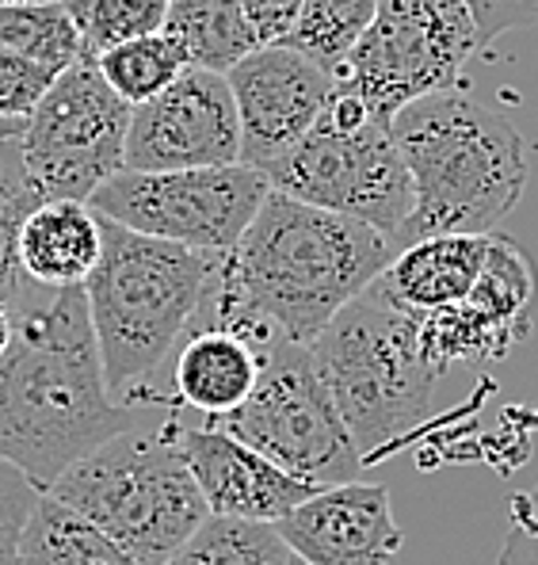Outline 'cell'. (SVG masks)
I'll return each instance as SVG.
<instances>
[{"instance_id": "obj_2", "label": "cell", "mask_w": 538, "mask_h": 565, "mask_svg": "<svg viewBox=\"0 0 538 565\" xmlns=\"http://www.w3.org/2000/svg\"><path fill=\"white\" fill-rule=\"evenodd\" d=\"M394 256L397 245L378 230L268 191L222 260L218 287L283 340L310 348Z\"/></svg>"}, {"instance_id": "obj_34", "label": "cell", "mask_w": 538, "mask_h": 565, "mask_svg": "<svg viewBox=\"0 0 538 565\" xmlns=\"http://www.w3.org/2000/svg\"><path fill=\"white\" fill-rule=\"evenodd\" d=\"M0 4H43V0H0Z\"/></svg>"}, {"instance_id": "obj_31", "label": "cell", "mask_w": 538, "mask_h": 565, "mask_svg": "<svg viewBox=\"0 0 538 565\" xmlns=\"http://www.w3.org/2000/svg\"><path fill=\"white\" fill-rule=\"evenodd\" d=\"M462 4H466L470 15H474L482 46L501 35H508V31L531 28L538 20V0H462Z\"/></svg>"}, {"instance_id": "obj_9", "label": "cell", "mask_w": 538, "mask_h": 565, "mask_svg": "<svg viewBox=\"0 0 538 565\" xmlns=\"http://www.w3.org/2000/svg\"><path fill=\"white\" fill-rule=\"evenodd\" d=\"M477 50L482 35L462 0H378L336 81L378 119H394L412 99L451 93Z\"/></svg>"}, {"instance_id": "obj_4", "label": "cell", "mask_w": 538, "mask_h": 565, "mask_svg": "<svg viewBox=\"0 0 538 565\" xmlns=\"http://www.w3.org/2000/svg\"><path fill=\"white\" fill-rule=\"evenodd\" d=\"M99 226L104 248L85 279L88 321L107 390L134 409V397L192 326L226 256L134 234L111 218H99Z\"/></svg>"}, {"instance_id": "obj_27", "label": "cell", "mask_w": 538, "mask_h": 565, "mask_svg": "<svg viewBox=\"0 0 538 565\" xmlns=\"http://www.w3.org/2000/svg\"><path fill=\"white\" fill-rule=\"evenodd\" d=\"M39 203H46V199L39 195V188L28 177L20 130L15 135H0V302H8L23 279L20 260H15V245H20L23 222H28V214Z\"/></svg>"}, {"instance_id": "obj_26", "label": "cell", "mask_w": 538, "mask_h": 565, "mask_svg": "<svg viewBox=\"0 0 538 565\" xmlns=\"http://www.w3.org/2000/svg\"><path fill=\"white\" fill-rule=\"evenodd\" d=\"M80 35V62H96L130 39L157 35L169 15V0H65Z\"/></svg>"}, {"instance_id": "obj_13", "label": "cell", "mask_w": 538, "mask_h": 565, "mask_svg": "<svg viewBox=\"0 0 538 565\" xmlns=\"http://www.w3.org/2000/svg\"><path fill=\"white\" fill-rule=\"evenodd\" d=\"M226 81L241 122V164L260 172L305 138L336 88V73L294 46H256Z\"/></svg>"}, {"instance_id": "obj_22", "label": "cell", "mask_w": 538, "mask_h": 565, "mask_svg": "<svg viewBox=\"0 0 538 565\" xmlns=\"http://www.w3.org/2000/svg\"><path fill=\"white\" fill-rule=\"evenodd\" d=\"M291 558L276 523L206 516L164 565H291Z\"/></svg>"}, {"instance_id": "obj_8", "label": "cell", "mask_w": 538, "mask_h": 565, "mask_svg": "<svg viewBox=\"0 0 538 565\" xmlns=\"http://www.w3.org/2000/svg\"><path fill=\"white\" fill-rule=\"evenodd\" d=\"M271 191L344 214L378 230L401 248L412 211V180L394 141L390 119L341 122L321 111L294 149L263 169Z\"/></svg>"}, {"instance_id": "obj_35", "label": "cell", "mask_w": 538, "mask_h": 565, "mask_svg": "<svg viewBox=\"0 0 538 565\" xmlns=\"http://www.w3.org/2000/svg\"><path fill=\"white\" fill-rule=\"evenodd\" d=\"M291 565H305V562L302 558H291Z\"/></svg>"}, {"instance_id": "obj_7", "label": "cell", "mask_w": 538, "mask_h": 565, "mask_svg": "<svg viewBox=\"0 0 538 565\" xmlns=\"http://www.w3.org/2000/svg\"><path fill=\"white\" fill-rule=\"evenodd\" d=\"M206 424H218L276 467L321 489L355 481L367 462L336 413L313 352L291 340L271 344V352L263 355L260 382L241 409Z\"/></svg>"}, {"instance_id": "obj_14", "label": "cell", "mask_w": 538, "mask_h": 565, "mask_svg": "<svg viewBox=\"0 0 538 565\" xmlns=\"http://www.w3.org/2000/svg\"><path fill=\"white\" fill-rule=\"evenodd\" d=\"M276 531L305 565H394L405 546L390 489L370 481L318 489L287 512Z\"/></svg>"}, {"instance_id": "obj_24", "label": "cell", "mask_w": 538, "mask_h": 565, "mask_svg": "<svg viewBox=\"0 0 538 565\" xmlns=\"http://www.w3.org/2000/svg\"><path fill=\"white\" fill-rule=\"evenodd\" d=\"M93 65L99 70V77L107 81V88H111L119 99H127L130 107L161 96L164 88L187 70L184 54H180L176 43H172L164 31L130 39V43L107 50V54H99Z\"/></svg>"}, {"instance_id": "obj_25", "label": "cell", "mask_w": 538, "mask_h": 565, "mask_svg": "<svg viewBox=\"0 0 538 565\" xmlns=\"http://www.w3.org/2000/svg\"><path fill=\"white\" fill-rule=\"evenodd\" d=\"M375 8L378 0H302L298 23L283 46H294L313 65L336 73L355 39L367 31Z\"/></svg>"}, {"instance_id": "obj_12", "label": "cell", "mask_w": 538, "mask_h": 565, "mask_svg": "<svg viewBox=\"0 0 538 565\" xmlns=\"http://www.w3.org/2000/svg\"><path fill=\"white\" fill-rule=\"evenodd\" d=\"M241 164V122L222 73L184 70L161 96L130 107L122 169L180 172Z\"/></svg>"}, {"instance_id": "obj_17", "label": "cell", "mask_w": 538, "mask_h": 565, "mask_svg": "<svg viewBox=\"0 0 538 565\" xmlns=\"http://www.w3.org/2000/svg\"><path fill=\"white\" fill-rule=\"evenodd\" d=\"M493 234H440L397 248L378 276L383 290L409 313H432L470 298L489 256Z\"/></svg>"}, {"instance_id": "obj_23", "label": "cell", "mask_w": 538, "mask_h": 565, "mask_svg": "<svg viewBox=\"0 0 538 565\" xmlns=\"http://www.w3.org/2000/svg\"><path fill=\"white\" fill-rule=\"evenodd\" d=\"M0 46L50 73H65L80 62V35L65 0L43 4H0Z\"/></svg>"}, {"instance_id": "obj_32", "label": "cell", "mask_w": 538, "mask_h": 565, "mask_svg": "<svg viewBox=\"0 0 538 565\" xmlns=\"http://www.w3.org/2000/svg\"><path fill=\"white\" fill-rule=\"evenodd\" d=\"M260 46H283L291 39L302 0H237Z\"/></svg>"}, {"instance_id": "obj_11", "label": "cell", "mask_w": 538, "mask_h": 565, "mask_svg": "<svg viewBox=\"0 0 538 565\" xmlns=\"http://www.w3.org/2000/svg\"><path fill=\"white\" fill-rule=\"evenodd\" d=\"M130 104L107 88L93 62L57 73L35 111L23 119L20 149L43 199H80L122 172Z\"/></svg>"}, {"instance_id": "obj_21", "label": "cell", "mask_w": 538, "mask_h": 565, "mask_svg": "<svg viewBox=\"0 0 538 565\" xmlns=\"http://www.w3.org/2000/svg\"><path fill=\"white\" fill-rule=\"evenodd\" d=\"M417 326H420V348H424L428 363L440 375L446 367H454V363L501 360V355H508L527 337V329L504 326V321L489 318V313L474 310L470 302L420 313Z\"/></svg>"}, {"instance_id": "obj_28", "label": "cell", "mask_w": 538, "mask_h": 565, "mask_svg": "<svg viewBox=\"0 0 538 565\" xmlns=\"http://www.w3.org/2000/svg\"><path fill=\"white\" fill-rule=\"evenodd\" d=\"M57 73L43 70V65L28 62V57L12 54L0 46V119L23 122L54 85Z\"/></svg>"}, {"instance_id": "obj_15", "label": "cell", "mask_w": 538, "mask_h": 565, "mask_svg": "<svg viewBox=\"0 0 538 565\" xmlns=\"http://www.w3.org/2000/svg\"><path fill=\"white\" fill-rule=\"evenodd\" d=\"M176 447L192 470L211 516H234L256 523H279L321 486L294 478L260 451L245 447L218 424L187 428L176 417Z\"/></svg>"}, {"instance_id": "obj_19", "label": "cell", "mask_w": 538, "mask_h": 565, "mask_svg": "<svg viewBox=\"0 0 538 565\" xmlns=\"http://www.w3.org/2000/svg\"><path fill=\"white\" fill-rule=\"evenodd\" d=\"M161 31L184 54L187 70L222 73V77L260 46L237 0H169Z\"/></svg>"}, {"instance_id": "obj_30", "label": "cell", "mask_w": 538, "mask_h": 565, "mask_svg": "<svg viewBox=\"0 0 538 565\" xmlns=\"http://www.w3.org/2000/svg\"><path fill=\"white\" fill-rule=\"evenodd\" d=\"M496 565H538V486L508 501V531Z\"/></svg>"}, {"instance_id": "obj_5", "label": "cell", "mask_w": 538, "mask_h": 565, "mask_svg": "<svg viewBox=\"0 0 538 565\" xmlns=\"http://www.w3.org/2000/svg\"><path fill=\"white\" fill-rule=\"evenodd\" d=\"M310 352L363 459L424 420L440 371L420 348L417 313L397 306L378 279L321 329Z\"/></svg>"}, {"instance_id": "obj_29", "label": "cell", "mask_w": 538, "mask_h": 565, "mask_svg": "<svg viewBox=\"0 0 538 565\" xmlns=\"http://www.w3.org/2000/svg\"><path fill=\"white\" fill-rule=\"evenodd\" d=\"M35 501L39 489L15 467L0 462V565H20V535Z\"/></svg>"}, {"instance_id": "obj_3", "label": "cell", "mask_w": 538, "mask_h": 565, "mask_svg": "<svg viewBox=\"0 0 538 565\" xmlns=\"http://www.w3.org/2000/svg\"><path fill=\"white\" fill-rule=\"evenodd\" d=\"M390 130L412 180L401 248L440 234H493L524 199L527 146L493 107L432 93L401 107Z\"/></svg>"}, {"instance_id": "obj_18", "label": "cell", "mask_w": 538, "mask_h": 565, "mask_svg": "<svg viewBox=\"0 0 538 565\" xmlns=\"http://www.w3.org/2000/svg\"><path fill=\"white\" fill-rule=\"evenodd\" d=\"M99 248H104V226L93 206L80 199H46L23 222L15 260L23 276L39 287H85Z\"/></svg>"}, {"instance_id": "obj_6", "label": "cell", "mask_w": 538, "mask_h": 565, "mask_svg": "<svg viewBox=\"0 0 538 565\" xmlns=\"http://www.w3.org/2000/svg\"><path fill=\"white\" fill-rule=\"evenodd\" d=\"M46 493L142 565H164L211 516L176 447V417L157 431L122 428L80 455Z\"/></svg>"}, {"instance_id": "obj_33", "label": "cell", "mask_w": 538, "mask_h": 565, "mask_svg": "<svg viewBox=\"0 0 538 565\" xmlns=\"http://www.w3.org/2000/svg\"><path fill=\"white\" fill-rule=\"evenodd\" d=\"M8 344H12V310L8 302H0V355L8 352Z\"/></svg>"}, {"instance_id": "obj_1", "label": "cell", "mask_w": 538, "mask_h": 565, "mask_svg": "<svg viewBox=\"0 0 538 565\" xmlns=\"http://www.w3.org/2000/svg\"><path fill=\"white\" fill-rule=\"evenodd\" d=\"M12 344L0 355V462L46 493L80 455L130 428L99 367L85 287H39L8 298Z\"/></svg>"}, {"instance_id": "obj_20", "label": "cell", "mask_w": 538, "mask_h": 565, "mask_svg": "<svg viewBox=\"0 0 538 565\" xmlns=\"http://www.w3.org/2000/svg\"><path fill=\"white\" fill-rule=\"evenodd\" d=\"M20 565H142L130 558L111 535L62 504L57 497L39 493L35 509L20 535Z\"/></svg>"}, {"instance_id": "obj_10", "label": "cell", "mask_w": 538, "mask_h": 565, "mask_svg": "<svg viewBox=\"0 0 538 565\" xmlns=\"http://www.w3.org/2000/svg\"><path fill=\"white\" fill-rule=\"evenodd\" d=\"M268 191V177L248 164L180 172L122 169L93 191L88 206L99 218L119 222L134 234L226 256L256 218Z\"/></svg>"}, {"instance_id": "obj_16", "label": "cell", "mask_w": 538, "mask_h": 565, "mask_svg": "<svg viewBox=\"0 0 538 565\" xmlns=\"http://www.w3.org/2000/svg\"><path fill=\"white\" fill-rule=\"evenodd\" d=\"M260 371L263 352L252 340L218 321L192 318L172 360L176 402L203 413L206 420H222L248 402V394L260 382Z\"/></svg>"}]
</instances>
